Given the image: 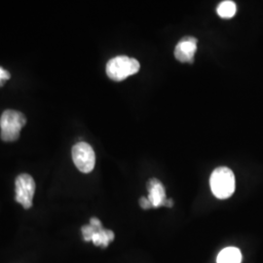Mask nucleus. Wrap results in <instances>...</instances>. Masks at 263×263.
<instances>
[{
    "mask_svg": "<svg viewBox=\"0 0 263 263\" xmlns=\"http://www.w3.org/2000/svg\"><path fill=\"white\" fill-rule=\"evenodd\" d=\"M210 186L217 199L231 197L235 191L234 173L227 167H218L211 175Z\"/></svg>",
    "mask_w": 263,
    "mask_h": 263,
    "instance_id": "nucleus-1",
    "label": "nucleus"
},
{
    "mask_svg": "<svg viewBox=\"0 0 263 263\" xmlns=\"http://www.w3.org/2000/svg\"><path fill=\"white\" fill-rule=\"evenodd\" d=\"M141 65L138 60L127 56H118L108 61L106 65V74L116 82L122 81L129 76L136 74Z\"/></svg>",
    "mask_w": 263,
    "mask_h": 263,
    "instance_id": "nucleus-2",
    "label": "nucleus"
},
{
    "mask_svg": "<svg viewBox=\"0 0 263 263\" xmlns=\"http://www.w3.org/2000/svg\"><path fill=\"white\" fill-rule=\"evenodd\" d=\"M27 119L23 113L8 109L2 113L0 118L1 140L15 141L19 139L20 133L26 125Z\"/></svg>",
    "mask_w": 263,
    "mask_h": 263,
    "instance_id": "nucleus-3",
    "label": "nucleus"
},
{
    "mask_svg": "<svg viewBox=\"0 0 263 263\" xmlns=\"http://www.w3.org/2000/svg\"><path fill=\"white\" fill-rule=\"evenodd\" d=\"M72 159L76 168L84 174L91 173L94 170L95 151L87 142H78L72 147Z\"/></svg>",
    "mask_w": 263,
    "mask_h": 263,
    "instance_id": "nucleus-4",
    "label": "nucleus"
},
{
    "mask_svg": "<svg viewBox=\"0 0 263 263\" xmlns=\"http://www.w3.org/2000/svg\"><path fill=\"white\" fill-rule=\"evenodd\" d=\"M16 201L25 209L32 206V199L35 192L34 179L28 174H22L16 179Z\"/></svg>",
    "mask_w": 263,
    "mask_h": 263,
    "instance_id": "nucleus-5",
    "label": "nucleus"
},
{
    "mask_svg": "<svg viewBox=\"0 0 263 263\" xmlns=\"http://www.w3.org/2000/svg\"><path fill=\"white\" fill-rule=\"evenodd\" d=\"M197 38L185 36L182 38L175 49V57L181 63H193L197 51Z\"/></svg>",
    "mask_w": 263,
    "mask_h": 263,
    "instance_id": "nucleus-6",
    "label": "nucleus"
},
{
    "mask_svg": "<svg viewBox=\"0 0 263 263\" xmlns=\"http://www.w3.org/2000/svg\"><path fill=\"white\" fill-rule=\"evenodd\" d=\"M147 190H148V200L151 202L152 208H159L165 206L167 201L165 187L159 179H151L147 182Z\"/></svg>",
    "mask_w": 263,
    "mask_h": 263,
    "instance_id": "nucleus-7",
    "label": "nucleus"
},
{
    "mask_svg": "<svg viewBox=\"0 0 263 263\" xmlns=\"http://www.w3.org/2000/svg\"><path fill=\"white\" fill-rule=\"evenodd\" d=\"M216 262L241 263L242 262V253L238 248L227 247L218 254Z\"/></svg>",
    "mask_w": 263,
    "mask_h": 263,
    "instance_id": "nucleus-8",
    "label": "nucleus"
},
{
    "mask_svg": "<svg viewBox=\"0 0 263 263\" xmlns=\"http://www.w3.org/2000/svg\"><path fill=\"white\" fill-rule=\"evenodd\" d=\"M114 233L111 230L104 229V227L101 229H98L92 237V241L96 246H102V247H107L109 243H111L114 240Z\"/></svg>",
    "mask_w": 263,
    "mask_h": 263,
    "instance_id": "nucleus-9",
    "label": "nucleus"
},
{
    "mask_svg": "<svg viewBox=\"0 0 263 263\" xmlns=\"http://www.w3.org/2000/svg\"><path fill=\"white\" fill-rule=\"evenodd\" d=\"M237 11V6L235 2L231 0H226L222 1L218 6H217V15L223 19H230L234 17Z\"/></svg>",
    "mask_w": 263,
    "mask_h": 263,
    "instance_id": "nucleus-10",
    "label": "nucleus"
},
{
    "mask_svg": "<svg viewBox=\"0 0 263 263\" xmlns=\"http://www.w3.org/2000/svg\"><path fill=\"white\" fill-rule=\"evenodd\" d=\"M98 229H101V228H97V227H94V226H92L91 224L82 226L81 231H82V235H83L84 241H86V242H91L92 241V237H93L95 232Z\"/></svg>",
    "mask_w": 263,
    "mask_h": 263,
    "instance_id": "nucleus-11",
    "label": "nucleus"
},
{
    "mask_svg": "<svg viewBox=\"0 0 263 263\" xmlns=\"http://www.w3.org/2000/svg\"><path fill=\"white\" fill-rule=\"evenodd\" d=\"M140 205H141V207L142 208L143 210H149L151 208H152L151 202H149V200H148V198L141 197V199H140Z\"/></svg>",
    "mask_w": 263,
    "mask_h": 263,
    "instance_id": "nucleus-12",
    "label": "nucleus"
},
{
    "mask_svg": "<svg viewBox=\"0 0 263 263\" xmlns=\"http://www.w3.org/2000/svg\"><path fill=\"white\" fill-rule=\"evenodd\" d=\"M10 77H11V74H10L9 71L5 70L4 68H2L0 66V79H3L5 81H7L8 79H10Z\"/></svg>",
    "mask_w": 263,
    "mask_h": 263,
    "instance_id": "nucleus-13",
    "label": "nucleus"
},
{
    "mask_svg": "<svg viewBox=\"0 0 263 263\" xmlns=\"http://www.w3.org/2000/svg\"><path fill=\"white\" fill-rule=\"evenodd\" d=\"M90 224L92 226H94V227H97V228H103L102 221H101L99 218H97V217H92V218L90 219Z\"/></svg>",
    "mask_w": 263,
    "mask_h": 263,
    "instance_id": "nucleus-14",
    "label": "nucleus"
},
{
    "mask_svg": "<svg viewBox=\"0 0 263 263\" xmlns=\"http://www.w3.org/2000/svg\"><path fill=\"white\" fill-rule=\"evenodd\" d=\"M173 204H174V202H173L172 199H167V201H166V203H165V206L171 208L173 206Z\"/></svg>",
    "mask_w": 263,
    "mask_h": 263,
    "instance_id": "nucleus-15",
    "label": "nucleus"
},
{
    "mask_svg": "<svg viewBox=\"0 0 263 263\" xmlns=\"http://www.w3.org/2000/svg\"><path fill=\"white\" fill-rule=\"evenodd\" d=\"M5 80H3V79H0V87H2L3 85L5 84Z\"/></svg>",
    "mask_w": 263,
    "mask_h": 263,
    "instance_id": "nucleus-16",
    "label": "nucleus"
}]
</instances>
